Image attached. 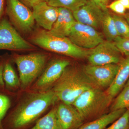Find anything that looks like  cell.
Returning <instances> with one entry per match:
<instances>
[{"label": "cell", "mask_w": 129, "mask_h": 129, "mask_svg": "<svg viewBox=\"0 0 129 129\" xmlns=\"http://www.w3.org/2000/svg\"><path fill=\"white\" fill-rule=\"evenodd\" d=\"M58 99L53 90L31 94L3 121L4 129H23Z\"/></svg>", "instance_id": "1"}, {"label": "cell", "mask_w": 129, "mask_h": 129, "mask_svg": "<svg viewBox=\"0 0 129 129\" xmlns=\"http://www.w3.org/2000/svg\"><path fill=\"white\" fill-rule=\"evenodd\" d=\"M96 86L82 69L69 65L55 83L52 90L62 103L72 105L83 92Z\"/></svg>", "instance_id": "2"}, {"label": "cell", "mask_w": 129, "mask_h": 129, "mask_svg": "<svg viewBox=\"0 0 129 129\" xmlns=\"http://www.w3.org/2000/svg\"><path fill=\"white\" fill-rule=\"evenodd\" d=\"M113 100L106 91L96 86L83 92L72 105L78 111L85 123L108 113V109Z\"/></svg>", "instance_id": "3"}, {"label": "cell", "mask_w": 129, "mask_h": 129, "mask_svg": "<svg viewBox=\"0 0 129 129\" xmlns=\"http://www.w3.org/2000/svg\"><path fill=\"white\" fill-rule=\"evenodd\" d=\"M31 41L35 45L48 50L79 59L87 58L91 50L79 47L68 37L55 36L45 30L37 32Z\"/></svg>", "instance_id": "4"}, {"label": "cell", "mask_w": 129, "mask_h": 129, "mask_svg": "<svg viewBox=\"0 0 129 129\" xmlns=\"http://www.w3.org/2000/svg\"><path fill=\"white\" fill-rule=\"evenodd\" d=\"M47 58L45 55L41 53L17 55L14 57L22 88L27 87L39 75L45 64Z\"/></svg>", "instance_id": "5"}, {"label": "cell", "mask_w": 129, "mask_h": 129, "mask_svg": "<svg viewBox=\"0 0 129 129\" xmlns=\"http://www.w3.org/2000/svg\"><path fill=\"white\" fill-rule=\"evenodd\" d=\"M6 12L16 29L24 34L32 31L35 22L32 12L19 0H7Z\"/></svg>", "instance_id": "6"}, {"label": "cell", "mask_w": 129, "mask_h": 129, "mask_svg": "<svg viewBox=\"0 0 129 129\" xmlns=\"http://www.w3.org/2000/svg\"><path fill=\"white\" fill-rule=\"evenodd\" d=\"M68 37L77 46L86 49H93L104 41L102 34L94 28L76 21Z\"/></svg>", "instance_id": "7"}, {"label": "cell", "mask_w": 129, "mask_h": 129, "mask_svg": "<svg viewBox=\"0 0 129 129\" xmlns=\"http://www.w3.org/2000/svg\"><path fill=\"white\" fill-rule=\"evenodd\" d=\"M34 48L7 19L3 18L0 21V50H27Z\"/></svg>", "instance_id": "8"}, {"label": "cell", "mask_w": 129, "mask_h": 129, "mask_svg": "<svg viewBox=\"0 0 129 129\" xmlns=\"http://www.w3.org/2000/svg\"><path fill=\"white\" fill-rule=\"evenodd\" d=\"M118 64L112 63L102 65L89 64L82 69L88 78L98 87L107 89L117 74Z\"/></svg>", "instance_id": "9"}, {"label": "cell", "mask_w": 129, "mask_h": 129, "mask_svg": "<svg viewBox=\"0 0 129 129\" xmlns=\"http://www.w3.org/2000/svg\"><path fill=\"white\" fill-rule=\"evenodd\" d=\"M121 54L113 42L104 41L91 49L87 58L92 65L118 64L122 59Z\"/></svg>", "instance_id": "10"}, {"label": "cell", "mask_w": 129, "mask_h": 129, "mask_svg": "<svg viewBox=\"0 0 129 129\" xmlns=\"http://www.w3.org/2000/svg\"><path fill=\"white\" fill-rule=\"evenodd\" d=\"M105 11L94 3L88 1L85 4L73 13L75 21L97 29L101 28Z\"/></svg>", "instance_id": "11"}, {"label": "cell", "mask_w": 129, "mask_h": 129, "mask_svg": "<svg viewBox=\"0 0 129 129\" xmlns=\"http://www.w3.org/2000/svg\"><path fill=\"white\" fill-rule=\"evenodd\" d=\"M56 111L59 129H78L84 123L80 114L72 105L62 103Z\"/></svg>", "instance_id": "12"}, {"label": "cell", "mask_w": 129, "mask_h": 129, "mask_svg": "<svg viewBox=\"0 0 129 129\" xmlns=\"http://www.w3.org/2000/svg\"><path fill=\"white\" fill-rule=\"evenodd\" d=\"M70 65L69 61L66 59H56L51 61L36 83V88L43 89L55 83Z\"/></svg>", "instance_id": "13"}, {"label": "cell", "mask_w": 129, "mask_h": 129, "mask_svg": "<svg viewBox=\"0 0 129 129\" xmlns=\"http://www.w3.org/2000/svg\"><path fill=\"white\" fill-rule=\"evenodd\" d=\"M32 8L35 21L45 30H51L57 19L58 8L48 5L45 1L38 3Z\"/></svg>", "instance_id": "14"}, {"label": "cell", "mask_w": 129, "mask_h": 129, "mask_svg": "<svg viewBox=\"0 0 129 129\" xmlns=\"http://www.w3.org/2000/svg\"><path fill=\"white\" fill-rule=\"evenodd\" d=\"M58 15L51 30V34L59 37H68L75 22L73 12L63 8H58Z\"/></svg>", "instance_id": "15"}, {"label": "cell", "mask_w": 129, "mask_h": 129, "mask_svg": "<svg viewBox=\"0 0 129 129\" xmlns=\"http://www.w3.org/2000/svg\"><path fill=\"white\" fill-rule=\"evenodd\" d=\"M112 83L106 92L113 99L124 88L129 79V56L122 58Z\"/></svg>", "instance_id": "16"}, {"label": "cell", "mask_w": 129, "mask_h": 129, "mask_svg": "<svg viewBox=\"0 0 129 129\" xmlns=\"http://www.w3.org/2000/svg\"><path fill=\"white\" fill-rule=\"evenodd\" d=\"M126 110L119 109L109 112L95 120L84 123L78 129H104L120 117Z\"/></svg>", "instance_id": "17"}, {"label": "cell", "mask_w": 129, "mask_h": 129, "mask_svg": "<svg viewBox=\"0 0 129 129\" xmlns=\"http://www.w3.org/2000/svg\"><path fill=\"white\" fill-rule=\"evenodd\" d=\"M101 28L107 41H113L116 37L119 36L112 15L109 13L108 11L104 12Z\"/></svg>", "instance_id": "18"}, {"label": "cell", "mask_w": 129, "mask_h": 129, "mask_svg": "<svg viewBox=\"0 0 129 129\" xmlns=\"http://www.w3.org/2000/svg\"><path fill=\"white\" fill-rule=\"evenodd\" d=\"M3 78L5 86L8 89H13L18 87L20 84V80L9 62H6L4 64Z\"/></svg>", "instance_id": "19"}, {"label": "cell", "mask_w": 129, "mask_h": 129, "mask_svg": "<svg viewBox=\"0 0 129 129\" xmlns=\"http://www.w3.org/2000/svg\"><path fill=\"white\" fill-rule=\"evenodd\" d=\"M30 129H59L56 108L53 109L39 119L34 127Z\"/></svg>", "instance_id": "20"}, {"label": "cell", "mask_w": 129, "mask_h": 129, "mask_svg": "<svg viewBox=\"0 0 129 129\" xmlns=\"http://www.w3.org/2000/svg\"><path fill=\"white\" fill-rule=\"evenodd\" d=\"M113 100L110 107V112L129 108V85H125Z\"/></svg>", "instance_id": "21"}, {"label": "cell", "mask_w": 129, "mask_h": 129, "mask_svg": "<svg viewBox=\"0 0 129 129\" xmlns=\"http://www.w3.org/2000/svg\"><path fill=\"white\" fill-rule=\"evenodd\" d=\"M88 0H45L48 5L56 8H63L72 12L86 4Z\"/></svg>", "instance_id": "22"}, {"label": "cell", "mask_w": 129, "mask_h": 129, "mask_svg": "<svg viewBox=\"0 0 129 129\" xmlns=\"http://www.w3.org/2000/svg\"><path fill=\"white\" fill-rule=\"evenodd\" d=\"M3 87H5L0 86V129H4L3 121L11 106V100L10 97L1 91Z\"/></svg>", "instance_id": "23"}, {"label": "cell", "mask_w": 129, "mask_h": 129, "mask_svg": "<svg viewBox=\"0 0 129 129\" xmlns=\"http://www.w3.org/2000/svg\"><path fill=\"white\" fill-rule=\"evenodd\" d=\"M112 16L119 36L125 38L129 37V25L125 19L116 14H113Z\"/></svg>", "instance_id": "24"}, {"label": "cell", "mask_w": 129, "mask_h": 129, "mask_svg": "<svg viewBox=\"0 0 129 129\" xmlns=\"http://www.w3.org/2000/svg\"><path fill=\"white\" fill-rule=\"evenodd\" d=\"M104 129H129V108L110 126Z\"/></svg>", "instance_id": "25"}, {"label": "cell", "mask_w": 129, "mask_h": 129, "mask_svg": "<svg viewBox=\"0 0 129 129\" xmlns=\"http://www.w3.org/2000/svg\"><path fill=\"white\" fill-rule=\"evenodd\" d=\"M113 42L121 53L126 56H129V37L118 36Z\"/></svg>", "instance_id": "26"}, {"label": "cell", "mask_w": 129, "mask_h": 129, "mask_svg": "<svg viewBox=\"0 0 129 129\" xmlns=\"http://www.w3.org/2000/svg\"><path fill=\"white\" fill-rule=\"evenodd\" d=\"M107 8L117 14L120 15L124 14L126 10L119 0H116L113 2L108 5Z\"/></svg>", "instance_id": "27"}, {"label": "cell", "mask_w": 129, "mask_h": 129, "mask_svg": "<svg viewBox=\"0 0 129 129\" xmlns=\"http://www.w3.org/2000/svg\"><path fill=\"white\" fill-rule=\"evenodd\" d=\"M27 6L29 7H33L38 3L45 1V0H19Z\"/></svg>", "instance_id": "28"}, {"label": "cell", "mask_w": 129, "mask_h": 129, "mask_svg": "<svg viewBox=\"0 0 129 129\" xmlns=\"http://www.w3.org/2000/svg\"><path fill=\"white\" fill-rule=\"evenodd\" d=\"M4 64L0 62V86L5 87V84L3 78V70Z\"/></svg>", "instance_id": "29"}, {"label": "cell", "mask_w": 129, "mask_h": 129, "mask_svg": "<svg viewBox=\"0 0 129 129\" xmlns=\"http://www.w3.org/2000/svg\"><path fill=\"white\" fill-rule=\"evenodd\" d=\"M88 1H90L91 2L94 4L96 5L97 6H98L99 7L101 8L103 11H108L107 8L106 7H104L103 5L102 4L101 2V0H88Z\"/></svg>", "instance_id": "30"}, {"label": "cell", "mask_w": 129, "mask_h": 129, "mask_svg": "<svg viewBox=\"0 0 129 129\" xmlns=\"http://www.w3.org/2000/svg\"><path fill=\"white\" fill-rule=\"evenodd\" d=\"M5 0H0V21L4 11Z\"/></svg>", "instance_id": "31"}, {"label": "cell", "mask_w": 129, "mask_h": 129, "mask_svg": "<svg viewBox=\"0 0 129 129\" xmlns=\"http://www.w3.org/2000/svg\"><path fill=\"white\" fill-rule=\"evenodd\" d=\"M126 9H129V0H119Z\"/></svg>", "instance_id": "32"}, {"label": "cell", "mask_w": 129, "mask_h": 129, "mask_svg": "<svg viewBox=\"0 0 129 129\" xmlns=\"http://www.w3.org/2000/svg\"><path fill=\"white\" fill-rule=\"evenodd\" d=\"M101 1L102 5L105 7L107 8L109 0H101Z\"/></svg>", "instance_id": "33"}, {"label": "cell", "mask_w": 129, "mask_h": 129, "mask_svg": "<svg viewBox=\"0 0 129 129\" xmlns=\"http://www.w3.org/2000/svg\"><path fill=\"white\" fill-rule=\"evenodd\" d=\"M124 18L125 19V20L127 21L129 25V13L125 14Z\"/></svg>", "instance_id": "34"}, {"label": "cell", "mask_w": 129, "mask_h": 129, "mask_svg": "<svg viewBox=\"0 0 129 129\" xmlns=\"http://www.w3.org/2000/svg\"><path fill=\"white\" fill-rule=\"evenodd\" d=\"M129 85V79L128 80V81H127V84H126V85Z\"/></svg>", "instance_id": "35"}]
</instances>
